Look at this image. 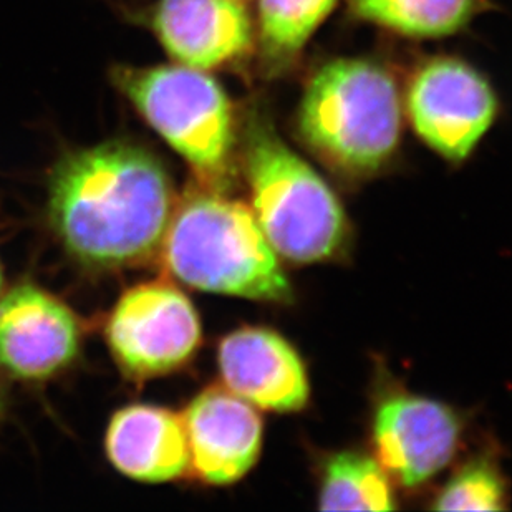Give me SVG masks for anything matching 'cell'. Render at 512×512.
<instances>
[{
    "mask_svg": "<svg viewBox=\"0 0 512 512\" xmlns=\"http://www.w3.org/2000/svg\"><path fill=\"white\" fill-rule=\"evenodd\" d=\"M173 211L165 168L131 143L77 151L52 174V226L63 246L88 266H128L153 256Z\"/></svg>",
    "mask_w": 512,
    "mask_h": 512,
    "instance_id": "cell-1",
    "label": "cell"
},
{
    "mask_svg": "<svg viewBox=\"0 0 512 512\" xmlns=\"http://www.w3.org/2000/svg\"><path fill=\"white\" fill-rule=\"evenodd\" d=\"M166 269L194 289L256 300H287L290 284L251 208L194 191L171 214L161 242Z\"/></svg>",
    "mask_w": 512,
    "mask_h": 512,
    "instance_id": "cell-2",
    "label": "cell"
},
{
    "mask_svg": "<svg viewBox=\"0 0 512 512\" xmlns=\"http://www.w3.org/2000/svg\"><path fill=\"white\" fill-rule=\"evenodd\" d=\"M299 130L330 165L348 173L378 170L400 141L397 82L367 60L327 63L305 90Z\"/></svg>",
    "mask_w": 512,
    "mask_h": 512,
    "instance_id": "cell-3",
    "label": "cell"
},
{
    "mask_svg": "<svg viewBox=\"0 0 512 512\" xmlns=\"http://www.w3.org/2000/svg\"><path fill=\"white\" fill-rule=\"evenodd\" d=\"M246 168L252 213L279 256L309 264L339 252L347 236L342 204L312 166L266 126L251 130Z\"/></svg>",
    "mask_w": 512,
    "mask_h": 512,
    "instance_id": "cell-4",
    "label": "cell"
},
{
    "mask_svg": "<svg viewBox=\"0 0 512 512\" xmlns=\"http://www.w3.org/2000/svg\"><path fill=\"white\" fill-rule=\"evenodd\" d=\"M116 85L153 130L173 146L199 178H226L234 145L228 95L208 73L196 68H116Z\"/></svg>",
    "mask_w": 512,
    "mask_h": 512,
    "instance_id": "cell-5",
    "label": "cell"
},
{
    "mask_svg": "<svg viewBox=\"0 0 512 512\" xmlns=\"http://www.w3.org/2000/svg\"><path fill=\"white\" fill-rule=\"evenodd\" d=\"M107 340L130 377H160L193 358L201 324L181 290L168 282H145L121 295L108 319Z\"/></svg>",
    "mask_w": 512,
    "mask_h": 512,
    "instance_id": "cell-6",
    "label": "cell"
},
{
    "mask_svg": "<svg viewBox=\"0 0 512 512\" xmlns=\"http://www.w3.org/2000/svg\"><path fill=\"white\" fill-rule=\"evenodd\" d=\"M498 100L474 68L438 58L416 73L408 113L416 133L448 160H464L493 125Z\"/></svg>",
    "mask_w": 512,
    "mask_h": 512,
    "instance_id": "cell-7",
    "label": "cell"
},
{
    "mask_svg": "<svg viewBox=\"0 0 512 512\" xmlns=\"http://www.w3.org/2000/svg\"><path fill=\"white\" fill-rule=\"evenodd\" d=\"M80 350V324L67 305L35 285H17L0 302V368L19 380H45Z\"/></svg>",
    "mask_w": 512,
    "mask_h": 512,
    "instance_id": "cell-8",
    "label": "cell"
},
{
    "mask_svg": "<svg viewBox=\"0 0 512 512\" xmlns=\"http://www.w3.org/2000/svg\"><path fill=\"white\" fill-rule=\"evenodd\" d=\"M458 416L438 401L398 395L375 415L378 463L406 488L426 483L446 468L458 448Z\"/></svg>",
    "mask_w": 512,
    "mask_h": 512,
    "instance_id": "cell-9",
    "label": "cell"
},
{
    "mask_svg": "<svg viewBox=\"0 0 512 512\" xmlns=\"http://www.w3.org/2000/svg\"><path fill=\"white\" fill-rule=\"evenodd\" d=\"M189 466L209 484H231L256 464L262 421L251 403L228 388L209 387L183 415Z\"/></svg>",
    "mask_w": 512,
    "mask_h": 512,
    "instance_id": "cell-10",
    "label": "cell"
},
{
    "mask_svg": "<svg viewBox=\"0 0 512 512\" xmlns=\"http://www.w3.org/2000/svg\"><path fill=\"white\" fill-rule=\"evenodd\" d=\"M218 360L226 388L257 408L297 411L309 400V378L299 353L272 330L232 332L219 345Z\"/></svg>",
    "mask_w": 512,
    "mask_h": 512,
    "instance_id": "cell-11",
    "label": "cell"
},
{
    "mask_svg": "<svg viewBox=\"0 0 512 512\" xmlns=\"http://www.w3.org/2000/svg\"><path fill=\"white\" fill-rule=\"evenodd\" d=\"M156 35L184 67L213 70L251 49V17L239 0H160Z\"/></svg>",
    "mask_w": 512,
    "mask_h": 512,
    "instance_id": "cell-12",
    "label": "cell"
},
{
    "mask_svg": "<svg viewBox=\"0 0 512 512\" xmlns=\"http://www.w3.org/2000/svg\"><path fill=\"white\" fill-rule=\"evenodd\" d=\"M107 453L120 473L136 481L179 478L189 468L183 416L160 406H128L108 426Z\"/></svg>",
    "mask_w": 512,
    "mask_h": 512,
    "instance_id": "cell-13",
    "label": "cell"
},
{
    "mask_svg": "<svg viewBox=\"0 0 512 512\" xmlns=\"http://www.w3.org/2000/svg\"><path fill=\"white\" fill-rule=\"evenodd\" d=\"M392 484L382 464L358 453L330 459L320 489L322 511H392Z\"/></svg>",
    "mask_w": 512,
    "mask_h": 512,
    "instance_id": "cell-14",
    "label": "cell"
},
{
    "mask_svg": "<svg viewBox=\"0 0 512 512\" xmlns=\"http://www.w3.org/2000/svg\"><path fill=\"white\" fill-rule=\"evenodd\" d=\"M353 12L410 37L455 34L478 9V0H350Z\"/></svg>",
    "mask_w": 512,
    "mask_h": 512,
    "instance_id": "cell-15",
    "label": "cell"
},
{
    "mask_svg": "<svg viewBox=\"0 0 512 512\" xmlns=\"http://www.w3.org/2000/svg\"><path fill=\"white\" fill-rule=\"evenodd\" d=\"M335 4L337 0H261L259 22L264 54L272 62L295 57Z\"/></svg>",
    "mask_w": 512,
    "mask_h": 512,
    "instance_id": "cell-16",
    "label": "cell"
},
{
    "mask_svg": "<svg viewBox=\"0 0 512 512\" xmlns=\"http://www.w3.org/2000/svg\"><path fill=\"white\" fill-rule=\"evenodd\" d=\"M504 488L496 469L476 461L461 469L436 498V511H499Z\"/></svg>",
    "mask_w": 512,
    "mask_h": 512,
    "instance_id": "cell-17",
    "label": "cell"
},
{
    "mask_svg": "<svg viewBox=\"0 0 512 512\" xmlns=\"http://www.w3.org/2000/svg\"><path fill=\"white\" fill-rule=\"evenodd\" d=\"M0 287H2V271H0Z\"/></svg>",
    "mask_w": 512,
    "mask_h": 512,
    "instance_id": "cell-18",
    "label": "cell"
}]
</instances>
